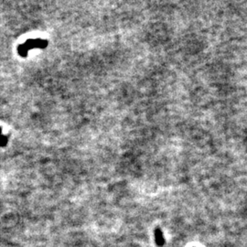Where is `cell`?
I'll return each mask as SVG.
<instances>
[{"label": "cell", "instance_id": "6da1fadb", "mask_svg": "<svg viewBox=\"0 0 247 247\" xmlns=\"http://www.w3.org/2000/svg\"><path fill=\"white\" fill-rule=\"evenodd\" d=\"M155 240H156L157 244L159 246H162L165 244V239H164V236L160 229H157L155 231Z\"/></svg>", "mask_w": 247, "mask_h": 247}, {"label": "cell", "instance_id": "7a4b0ae2", "mask_svg": "<svg viewBox=\"0 0 247 247\" xmlns=\"http://www.w3.org/2000/svg\"><path fill=\"white\" fill-rule=\"evenodd\" d=\"M7 142H8V139H7V137L6 136H4V135H0V146H4L6 144H7Z\"/></svg>", "mask_w": 247, "mask_h": 247}]
</instances>
